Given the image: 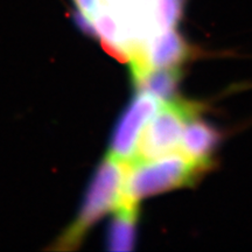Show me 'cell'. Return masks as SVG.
Returning a JSON list of instances; mask_svg holds the SVG:
<instances>
[{
  "mask_svg": "<svg viewBox=\"0 0 252 252\" xmlns=\"http://www.w3.org/2000/svg\"><path fill=\"white\" fill-rule=\"evenodd\" d=\"M76 13L88 21L104 15L112 19L121 32L128 62L149 41L174 28L184 11L185 0H72ZM93 26V25H91Z\"/></svg>",
  "mask_w": 252,
  "mask_h": 252,
  "instance_id": "1",
  "label": "cell"
},
{
  "mask_svg": "<svg viewBox=\"0 0 252 252\" xmlns=\"http://www.w3.org/2000/svg\"><path fill=\"white\" fill-rule=\"evenodd\" d=\"M212 166L181 152L156 159L133 160L128 163L121 203L138 206L143 198L193 186Z\"/></svg>",
  "mask_w": 252,
  "mask_h": 252,
  "instance_id": "2",
  "label": "cell"
},
{
  "mask_svg": "<svg viewBox=\"0 0 252 252\" xmlns=\"http://www.w3.org/2000/svg\"><path fill=\"white\" fill-rule=\"evenodd\" d=\"M128 163L108 154L94 173L77 219L60 236L52 249L72 251L80 247L84 236L102 217L115 212L122 202Z\"/></svg>",
  "mask_w": 252,
  "mask_h": 252,
  "instance_id": "3",
  "label": "cell"
},
{
  "mask_svg": "<svg viewBox=\"0 0 252 252\" xmlns=\"http://www.w3.org/2000/svg\"><path fill=\"white\" fill-rule=\"evenodd\" d=\"M201 110L202 106L193 102H162L141 134L134 160L156 159L180 152L185 126Z\"/></svg>",
  "mask_w": 252,
  "mask_h": 252,
  "instance_id": "4",
  "label": "cell"
},
{
  "mask_svg": "<svg viewBox=\"0 0 252 252\" xmlns=\"http://www.w3.org/2000/svg\"><path fill=\"white\" fill-rule=\"evenodd\" d=\"M160 104L161 102L152 94L139 91L123 112L113 131L109 153L123 161H133L141 134L151 118L156 115Z\"/></svg>",
  "mask_w": 252,
  "mask_h": 252,
  "instance_id": "5",
  "label": "cell"
},
{
  "mask_svg": "<svg viewBox=\"0 0 252 252\" xmlns=\"http://www.w3.org/2000/svg\"><path fill=\"white\" fill-rule=\"evenodd\" d=\"M189 55L190 48L174 28L163 31L153 36L139 54L130 61L132 80L153 69L178 68Z\"/></svg>",
  "mask_w": 252,
  "mask_h": 252,
  "instance_id": "6",
  "label": "cell"
},
{
  "mask_svg": "<svg viewBox=\"0 0 252 252\" xmlns=\"http://www.w3.org/2000/svg\"><path fill=\"white\" fill-rule=\"evenodd\" d=\"M220 140L219 131L195 116L189 119L185 126L180 152L196 161L213 165L212 156Z\"/></svg>",
  "mask_w": 252,
  "mask_h": 252,
  "instance_id": "7",
  "label": "cell"
},
{
  "mask_svg": "<svg viewBox=\"0 0 252 252\" xmlns=\"http://www.w3.org/2000/svg\"><path fill=\"white\" fill-rule=\"evenodd\" d=\"M138 206L121 203L106 232V247L113 252L133 250L137 237Z\"/></svg>",
  "mask_w": 252,
  "mask_h": 252,
  "instance_id": "8",
  "label": "cell"
},
{
  "mask_svg": "<svg viewBox=\"0 0 252 252\" xmlns=\"http://www.w3.org/2000/svg\"><path fill=\"white\" fill-rule=\"evenodd\" d=\"M181 76V71L178 68L153 69L135 78L133 83L138 90L152 94L161 103L169 102L174 99Z\"/></svg>",
  "mask_w": 252,
  "mask_h": 252,
  "instance_id": "9",
  "label": "cell"
}]
</instances>
